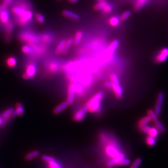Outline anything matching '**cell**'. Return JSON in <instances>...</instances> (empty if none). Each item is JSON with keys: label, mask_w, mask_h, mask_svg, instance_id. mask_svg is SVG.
<instances>
[{"label": "cell", "mask_w": 168, "mask_h": 168, "mask_svg": "<svg viewBox=\"0 0 168 168\" xmlns=\"http://www.w3.org/2000/svg\"><path fill=\"white\" fill-rule=\"evenodd\" d=\"M103 97V92H99L90 99V101L86 103V106L87 107L88 111L91 113L98 112L101 108V103Z\"/></svg>", "instance_id": "obj_1"}, {"label": "cell", "mask_w": 168, "mask_h": 168, "mask_svg": "<svg viewBox=\"0 0 168 168\" xmlns=\"http://www.w3.org/2000/svg\"><path fill=\"white\" fill-rule=\"evenodd\" d=\"M105 152L109 157L112 158H124L125 156L123 154L120 152L117 148L112 144L107 145L105 147Z\"/></svg>", "instance_id": "obj_2"}, {"label": "cell", "mask_w": 168, "mask_h": 168, "mask_svg": "<svg viewBox=\"0 0 168 168\" xmlns=\"http://www.w3.org/2000/svg\"><path fill=\"white\" fill-rule=\"evenodd\" d=\"M19 38L22 41L28 42L32 45H35L39 42V39L36 35L28 32L22 33Z\"/></svg>", "instance_id": "obj_3"}, {"label": "cell", "mask_w": 168, "mask_h": 168, "mask_svg": "<svg viewBox=\"0 0 168 168\" xmlns=\"http://www.w3.org/2000/svg\"><path fill=\"white\" fill-rule=\"evenodd\" d=\"M33 17V13L31 11L27 10L24 14L17 18V22L20 26H24L28 21L31 20Z\"/></svg>", "instance_id": "obj_4"}, {"label": "cell", "mask_w": 168, "mask_h": 168, "mask_svg": "<svg viewBox=\"0 0 168 168\" xmlns=\"http://www.w3.org/2000/svg\"><path fill=\"white\" fill-rule=\"evenodd\" d=\"M36 66L35 63L30 64L27 67L26 72L23 75V77L25 79H28L30 77H33L35 75L36 73Z\"/></svg>", "instance_id": "obj_5"}, {"label": "cell", "mask_w": 168, "mask_h": 168, "mask_svg": "<svg viewBox=\"0 0 168 168\" xmlns=\"http://www.w3.org/2000/svg\"><path fill=\"white\" fill-rule=\"evenodd\" d=\"M168 57V48H165L161 50L156 57L155 60L157 63L164 62Z\"/></svg>", "instance_id": "obj_6"}, {"label": "cell", "mask_w": 168, "mask_h": 168, "mask_svg": "<svg viewBox=\"0 0 168 168\" xmlns=\"http://www.w3.org/2000/svg\"><path fill=\"white\" fill-rule=\"evenodd\" d=\"M163 101H164V95L162 92H160L158 96L157 103L154 111L157 116H159L161 112V106L163 105Z\"/></svg>", "instance_id": "obj_7"}, {"label": "cell", "mask_w": 168, "mask_h": 168, "mask_svg": "<svg viewBox=\"0 0 168 168\" xmlns=\"http://www.w3.org/2000/svg\"><path fill=\"white\" fill-rule=\"evenodd\" d=\"M88 112V109L87 107L85 106L84 108L80 109L75 114V115L74 116V119L76 121H80L81 120H83Z\"/></svg>", "instance_id": "obj_8"}, {"label": "cell", "mask_w": 168, "mask_h": 168, "mask_svg": "<svg viewBox=\"0 0 168 168\" xmlns=\"http://www.w3.org/2000/svg\"><path fill=\"white\" fill-rule=\"evenodd\" d=\"M75 84H72L70 85L68 88V98L67 101L69 104H72L74 102V98H75Z\"/></svg>", "instance_id": "obj_9"}, {"label": "cell", "mask_w": 168, "mask_h": 168, "mask_svg": "<svg viewBox=\"0 0 168 168\" xmlns=\"http://www.w3.org/2000/svg\"><path fill=\"white\" fill-rule=\"evenodd\" d=\"M118 45H119V41H117V40L113 41L111 43V44L109 46L108 48L107 49L106 52H105V58L106 57H109V56H110L112 55V53L114 52L115 49L118 46Z\"/></svg>", "instance_id": "obj_10"}, {"label": "cell", "mask_w": 168, "mask_h": 168, "mask_svg": "<svg viewBox=\"0 0 168 168\" xmlns=\"http://www.w3.org/2000/svg\"><path fill=\"white\" fill-rule=\"evenodd\" d=\"M112 90L114 92L117 98H121L122 97L123 93L122 88L120 86L119 83H112Z\"/></svg>", "instance_id": "obj_11"}, {"label": "cell", "mask_w": 168, "mask_h": 168, "mask_svg": "<svg viewBox=\"0 0 168 168\" xmlns=\"http://www.w3.org/2000/svg\"><path fill=\"white\" fill-rule=\"evenodd\" d=\"M9 20V15L6 9H3L0 11V21L4 24H6Z\"/></svg>", "instance_id": "obj_12"}, {"label": "cell", "mask_w": 168, "mask_h": 168, "mask_svg": "<svg viewBox=\"0 0 168 168\" xmlns=\"http://www.w3.org/2000/svg\"><path fill=\"white\" fill-rule=\"evenodd\" d=\"M69 104L67 102H64L60 104V105H58L56 108L54 110V112L56 114H59L61 112H62V111H63L65 109H66L67 108V106H68Z\"/></svg>", "instance_id": "obj_13"}, {"label": "cell", "mask_w": 168, "mask_h": 168, "mask_svg": "<svg viewBox=\"0 0 168 168\" xmlns=\"http://www.w3.org/2000/svg\"><path fill=\"white\" fill-rule=\"evenodd\" d=\"M63 14L65 17H68V18H72L74 20H78L79 18V16L77 14L72 12L71 11L65 10L63 11Z\"/></svg>", "instance_id": "obj_14"}, {"label": "cell", "mask_w": 168, "mask_h": 168, "mask_svg": "<svg viewBox=\"0 0 168 168\" xmlns=\"http://www.w3.org/2000/svg\"><path fill=\"white\" fill-rule=\"evenodd\" d=\"M116 161V165L119 164L120 165H128L130 164V159H127L126 158H114Z\"/></svg>", "instance_id": "obj_15"}, {"label": "cell", "mask_w": 168, "mask_h": 168, "mask_svg": "<svg viewBox=\"0 0 168 168\" xmlns=\"http://www.w3.org/2000/svg\"><path fill=\"white\" fill-rule=\"evenodd\" d=\"M24 113V108L22 105L21 104H18L16 106L15 110H14V112L13 113V116H17L18 115H21Z\"/></svg>", "instance_id": "obj_16"}, {"label": "cell", "mask_w": 168, "mask_h": 168, "mask_svg": "<svg viewBox=\"0 0 168 168\" xmlns=\"http://www.w3.org/2000/svg\"><path fill=\"white\" fill-rule=\"evenodd\" d=\"M13 112H14L13 108H8L6 110H5L4 112V113L2 114V117L3 118V119H8L11 117V116H12Z\"/></svg>", "instance_id": "obj_17"}, {"label": "cell", "mask_w": 168, "mask_h": 168, "mask_svg": "<svg viewBox=\"0 0 168 168\" xmlns=\"http://www.w3.org/2000/svg\"><path fill=\"white\" fill-rule=\"evenodd\" d=\"M66 41L63 40L62 41L60 42V43L59 44V45L57 46L56 49V53L57 54H60L62 53H63V49L64 48V46L66 44Z\"/></svg>", "instance_id": "obj_18"}, {"label": "cell", "mask_w": 168, "mask_h": 168, "mask_svg": "<svg viewBox=\"0 0 168 168\" xmlns=\"http://www.w3.org/2000/svg\"><path fill=\"white\" fill-rule=\"evenodd\" d=\"M151 121V119L149 116L144 117H143V119H141L139 121V122L138 123V126H139V128H140V127H141L143 126L147 125V124L150 122Z\"/></svg>", "instance_id": "obj_19"}, {"label": "cell", "mask_w": 168, "mask_h": 168, "mask_svg": "<svg viewBox=\"0 0 168 168\" xmlns=\"http://www.w3.org/2000/svg\"><path fill=\"white\" fill-rule=\"evenodd\" d=\"M17 61L14 57H9L7 60V64L11 68H13L16 66Z\"/></svg>", "instance_id": "obj_20"}, {"label": "cell", "mask_w": 168, "mask_h": 168, "mask_svg": "<svg viewBox=\"0 0 168 168\" xmlns=\"http://www.w3.org/2000/svg\"><path fill=\"white\" fill-rule=\"evenodd\" d=\"M39 154V152L38 151H32L31 152L29 153L26 156V159L28 161H30L31 159H33V158L37 157V156H38Z\"/></svg>", "instance_id": "obj_21"}, {"label": "cell", "mask_w": 168, "mask_h": 168, "mask_svg": "<svg viewBox=\"0 0 168 168\" xmlns=\"http://www.w3.org/2000/svg\"><path fill=\"white\" fill-rule=\"evenodd\" d=\"M48 163L49 168H62V167L60 163L56 161L55 159L51 161H49Z\"/></svg>", "instance_id": "obj_22"}, {"label": "cell", "mask_w": 168, "mask_h": 168, "mask_svg": "<svg viewBox=\"0 0 168 168\" xmlns=\"http://www.w3.org/2000/svg\"><path fill=\"white\" fill-rule=\"evenodd\" d=\"M13 29H14V24L13 22H8L7 24H6V31L8 35H9L13 31Z\"/></svg>", "instance_id": "obj_23"}, {"label": "cell", "mask_w": 168, "mask_h": 168, "mask_svg": "<svg viewBox=\"0 0 168 168\" xmlns=\"http://www.w3.org/2000/svg\"><path fill=\"white\" fill-rule=\"evenodd\" d=\"M83 33L81 31L77 32V33H76L74 41V43L75 45H77L80 43L81 41L82 38H83Z\"/></svg>", "instance_id": "obj_24"}, {"label": "cell", "mask_w": 168, "mask_h": 168, "mask_svg": "<svg viewBox=\"0 0 168 168\" xmlns=\"http://www.w3.org/2000/svg\"><path fill=\"white\" fill-rule=\"evenodd\" d=\"M106 4H107V2L105 1H100L99 2H98V4H97L95 5V9L96 10H97V11L103 9V8H104Z\"/></svg>", "instance_id": "obj_25"}, {"label": "cell", "mask_w": 168, "mask_h": 168, "mask_svg": "<svg viewBox=\"0 0 168 168\" xmlns=\"http://www.w3.org/2000/svg\"><path fill=\"white\" fill-rule=\"evenodd\" d=\"M148 0H137V2L135 4V9L137 10L141 8L144 6L145 4H146Z\"/></svg>", "instance_id": "obj_26"}, {"label": "cell", "mask_w": 168, "mask_h": 168, "mask_svg": "<svg viewBox=\"0 0 168 168\" xmlns=\"http://www.w3.org/2000/svg\"><path fill=\"white\" fill-rule=\"evenodd\" d=\"M148 116L150 117L151 119L154 121V122H156L157 121V116L156 115V113L154 110H150L148 112Z\"/></svg>", "instance_id": "obj_27"}, {"label": "cell", "mask_w": 168, "mask_h": 168, "mask_svg": "<svg viewBox=\"0 0 168 168\" xmlns=\"http://www.w3.org/2000/svg\"><path fill=\"white\" fill-rule=\"evenodd\" d=\"M109 23L112 26H116L119 23V19L116 17H113L110 18L109 20Z\"/></svg>", "instance_id": "obj_28"}, {"label": "cell", "mask_w": 168, "mask_h": 168, "mask_svg": "<svg viewBox=\"0 0 168 168\" xmlns=\"http://www.w3.org/2000/svg\"><path fill=\"white\" fill-rule=\"evenodd\" d=\"M73 43V41L72 39H70L67 41H66V44H65L64 48V49H63V54H65V53H66L68 51V50H69L70 48L72 45Z\"/></svg>", "instance_id": "obj_29"}, {"label": "cell", "mask_w": 168, "mask_h": 168, "mask_svg": "<svg viewBox=\"0 0 168 168\" xmlns=\"http://www.w3.org/2000/svg\"><path fill=\"white\" fill-rule=\"evenodd\" d=\"M146 143L147 144L151 146H153L156 144V138L154 137L148 136L147 137V139H146Z\"/></svg>", "instance_id": "obj_30"}, {"label": "cell", "mask_w": 168, "mask_h": 168, "mask_svg": "<svg viewBox=\"0 0 168 168\" xmlns=\"http://www.w3.org/2000/svg\"><path fill=\"white\" fill-rule=\"evenodd\" d=\"M148 133L149 134V136L154 137V138H156V137H157L158 134L157 128H151L150 130V131L148 132Z\"/></svg>", "instance_id": "obj_31"}, {"label": "cell", "mask_w": 168, "mask_h": 168, "mask_svg": "<svg viewBox=\"0 0 168 168\" xmlns=\"http://www.w3.org/2000/svg\"><path fill=\"white\" fill-rule=\"evenodd\" d=\"M22 51L25 54H31L33 52V49L29 46H24L22 48Z\"/></svg>", "instance_id": "obj_32"}, {"label": "cell", "mask_w": 168, "mask_h": 168, "mask_svg": "<svg viewBox=\"0 0 168 168\" xmlns=\"http://www.w3.org/2000/svg\"><path fill=\"white\" fill-rule=\"evenodd\" d=\"M155 123L157 130H159L161 132H164L165 131L164 126L162 125V123L160 121L157 120L156 122H155Z\"/></svg>", "instance_id": "obj_33"}, {"label": "cell", "mask_w": 168, "mask_h": 168, "mask_svg": "<svg viewBox=\"0 0 168 168\" xmlns=\"http://www.w3.org/2000/svg\"><path fill=\"white\" fill-rule=\"evenodd\" d=\"M75 93L81 95L84 92V88L80 85L75 84Z\"/></svg>", "instance_id": "obj_34"}, {"label": "cell", "mask_w": 168, "mask_h": 168, "mask_svg": "<svg viewBox=\"0 0 168 168\" xmlns=\"http://www.w3.org/2000/svg\"><path fill=\"white\" fill-rule=\"evenodd\" d=\"M130 15H131V12H130V11H126V12H124V13L122 14V15L121 16L120 19H121L122 21L126 20V19H127L128 18L130 17Z\"/></svg>", "instance_id": "obj_35"}, {"label": "cell", "mask_w": 168, "mask_h": 168, "mask_svg": "<svg viewBox=\"0 0 168 168\" xmlns=\"http://www.w3.org/2000/svg\"><path fill=\"white\" fill-rule=\"evenodd\" d=\"M13 0H4L2 4H1V7L3 9H6L7 7L12 3Z\"/></svg>", "instance_id": "obj_36"}, {"label": "cell", "mask_w": 168, "mask_h": 168, "mask_svg": "<svg viewBox=\"0 0 168 168\" xmlns=\"http://www.w3.org/2000/svg\"><path fill=\"white\" fill-rule=\"evenodd\" d=\"M41 39H42V41L45 43H48L51 40V37L48 34L43 35H42Z\"/></svg>", "instance_id": "obj_37"}, {"label": "cell", "mask_w": 168, "mask_h": 168, "mask_svg": "<svg viewBox=\"0 0 168 168\" xmlns=\"http://www.w3.org/2000/svg\"><path fill=\"white\" fill-rule=\"evenodd\" d=\"M142 163V159L141 158H138L135 161H134V163H133V164L132 165V168H138L139 166H140V164H141Z\"/></svg>", "instance_id": "obj_38"}, {"label": "cell", "mask_w": 168, "mask_h": 168, "mask_svg": "<svg viewBox=\"0 0 168 168\" xmlns=\"http://www.w3.org/2000/svg\"><path fill=\"white\" fill-rule=\"evenodd\" d=\"M112 4H108L105 5V7L103 8V12L104 13H110L111 11H112Z\"/></svg>", "instance_id": "obj_39"}, {"label": "cell", "mask_w": 168, "mask_h": 168, "mask_svg": "<svg viewBox=\"0 0 168 168\" xmlns=\"http://www.w3.org/2000/svg\"><path fill=\"white\" fill-rule=\"evenodd\" d=\"M35 18H36V20L39 23H43L45 21V19H44V17L41 14L37 13V14H36V15H35Z\"/></svg>", "instance_id": "obj_40"}, {"label": "cell", "mask_w": 168, "mask_h": 168, "mask_svg": "<svg viewBox=\"0 0 168 168\" xmlns=\"http://www.w3.org/2000/svg\"><path fill=\"white\" fill-rule=\"evenodd\" d=\"M58 68H59V65L56 63L51 64L49 67V68L50 70H51V72H55L58 70Z\"/></svg>", "instance_id": "obj_41"}, {"label": "cell", "mask_w": 168, "mask_h": 168, "mask_svg": "<svg viewBox=\"0 0 168 168\" xmlns=\"http://www.w3.org/2000/svg\"><path fill=\"white\" fill-rule=\"evenodd\" d=\"M140 130L144 133H148V132L150 131L151 129V127L149 126L145 125V126H143L140 128Z\"/></svg>", "instance_id": "obj_42"}, {"label": "cell", "mask_w": 168, "mask_h": 168, "mask_svg": "<svg viewBox=\"0 0 168 168\" xmlns=\"http://www.w3.org/2000/svg\"><path fill=\"white\" fill-rule=\"evenodd\" d=\"M42 159L46 162H47L48 163L49 161H51L54 159V158L52 157H50V156H46V155H44L42 156Z\"/></svg>", "instance_id": "obj_43"}, {"label": "cell", "mask_w": 168, "mask_h": 168, "mask_svg": "<svg viewBox=\"0 0 168 168\" xmlns=\"http://www.w3.org/2000/svg\"><path fill=\"white\" fill-rule=\"evenodd\" d=\"M115 165H116V161H115V159L114 158H112V159H111L110 161H108V163H107V167L109 168H112V167H114Z\"/></svg>", "instance_id": "obj_44"}, {"label": "cell", "mask_w": 168, "mask_h": 168, "mask_svg": "<svg viewBox=\"0 0 168 168\" xmlns=\"http://www.w3.org/2000/svg\"><path fill=\"white\" fill-rule=\"evenodd\" d=\"M105 86H106V88H110V89H112V83L110 81H108V82H106V83H105Z\"/></svg>", "instance_id": "obj_45"}, {"label": "cell", "mask_w": 168, "mask_h": 168, "mask_svg": "<svg viewBox=\"0 0 168 168\" xmlns=\"http://www.w3.org/2000/svg\"><path fill=\"white\" fill-rule=\"evenodd\" d=\"M4 124V119L2 117L0 116V126H2Z\"/></svg>", "instance_id": "obj_46"}, {"label": "cell", "mask_w": 168, "mask_h": 168, "mask_svg": "<svg viewBox=\"0 0 168 168\" xmlns=\"http://www.w3.org/2000/svg\"><path fill=\"white\" fill-rule=\"evenodd\" d=\"M68 1L72 3H77L78 1V0H68Z\"/></svg>", "instance_id": "obj_47"}, {"label": "cell", "mask_w": 168, "mask_h": 168, "mask_svg": "<svg viewBox=\"0 0 168 168\" xmlns=\"http://www.w3.org/2000/svg\"><path fill=\"white\" fill-rule=\"evenodd\" d=\"M99 2H100V1H105V0H99Z\"/></svg>", "instance_id": "obj_48"}]
</instances>
